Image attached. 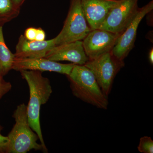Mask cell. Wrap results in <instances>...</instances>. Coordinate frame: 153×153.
Listing matches in <instances>:
<instances>
[{"label": "cell", "mask_w": 153, "mask_h": 153, "mask_svg": "<svg viewBox=\"0 0 153 153\" xmlns=\"http://www.w3.org/2000/svg\"><path fill=\"white\" fill-rule=\"evenodd\" d=\"M20 72L30 89V100L27 106L29 123L31 128L38 135L44 152H48L42 135L40 115L41 106L47 103L52 94V86L49 79L44 77L41 71L22 70Z\"/></svg>", "instance_id": "1"}, {"label": "cell", "mask_w": 153, "mask_h": 153, "mask_svg": "<svg viewBox=\"0 0 153 153\" xmlns=\"http://www.w3.org/2000/svg\"><path fill=\"white\" fill-rule=\"evenodd\" d=\"M74 96L100 109H107L108 102L95 76L85 65H75L67 75Z\"/></svg>", "instance_id": "2"}, {"label": "cell", "mask_w": 153, "mask_h": 153, "mask_svg": "<svg viewBox=\"0 0 153 153\" xmlns=\"http://www.w3.org/2000/svg\"><path fill=\"white\" fill-rule=\"evenodd\" d=\"M13 117L15 124L8 137L9 146L8 153H26L31 150L44 152L41 144L37 143L38 135L31 128L28 121L27 106L19 105Z\"/></svg>", "instance_id": "3"}, {"label": "cell", "mask_w": 153, "mask_h": 153, "mask_svg": "<svg viewBox=\"0 0 153 153\" xmlns=\"http://www.w3.org/2000/svg\"><path fill=\"white\" fill-rule=\"evenodd\" d=\"M81 7L80 0H71L63 28L54 39L55 46L82 41L91 31Z\"/></svg>", "instance_id": "4"}, {"label": "cell", "mask_w": 153, "mask_h": 153, "mask_svg": "<svg viewBox=\"0 0 153 153\" xmlns=\"http://www.w3.org/2000/svg\"><path fill=\"white\" fill-rule=\"evenodd\" d=\"M124 65V61L117 60L111 52L88 60L84 65L92 71L100 87L108 97L116 75Z\"/></svg>", "instance_id": "5"}, {"label": "cell", "mask_w": 153, "mask_h": 153, "mask_svg": "<svg viewBox=\"0 0 153 153\" xmlns=\"http://www.w3.org/2000/svg\"><path fill=\"white\" fill-rule=\"evenodd\" d=\"M138 0H120L111 9L100 27L101 30L120 35L139 10Z\"/></svg>", "instance_id": "6"}, {"label": "cell", "mask_w": 153, "mask_h": 153, "mask_svg": "<svg viewBox=\"0 0 153 153\" xmlns=\"http://www.w3.org/2000/svg\"><path fill=\"white\" fill-rule=\"evenodd\" d=\"M153 9V1H151L139 10L132 22L118 38L111 53L117 60L123 61L134 46L137 30L144 17Z\"/></svg>", "instance_id": "7"}, {"label": "cell", "mask_w": 153, "mask_h": 153, "mask_svg": "<svg viewBox=\"0 0 153 153\" xmlns=\"http://www.w3.org/2000/svg\"><path fill=\"white\" fill-rule=\"evenodd\" d=\"M120 35L101 29L91 30L82 41L89 60L111 52Z\"/></svg>", "instance_id": "8"}, {"label": "cell", "mask_w": 153, "mask_h": 153, "mask_svg": "<svg viewBox=\"0 0 153 153\" xmlns=\"http://www.w3.org/2000/svg\"><path fill=\"white\" fill-rule=\"evenodd\" d=\"M74 63L63 64L52 61L44 57L36 58L14 59L12 69L17 71L33 70L41 71H49L69 75L74 66Z\"/></svg>", "instance_id": "9"}, {"label": "cell", "mask_w": 153, "mask_h": 153, "mask_svg": "<svg viewBox=\"0 0 153 153\" xmlns=\"http://www.w3.org/2000/svg\"><path fill=\"white\" fill-rule=\"evenodd\" d=\"M44 57L52 61H68L79 65H85L89 60L84 51L82 41L55 46Z\"/></svg>", "instance_id": "10"}, {"label": "cell", "mask_w": 153, "mask_h": 153, "mask_svg": "<svg viewBox=\"0 0 153 153\" xmlns=\"http://www.w3.org/2000/svg\"><path fill=\"white\" fill-rule=\"evenodd\" d=\"M120 0H80L85 19L91 30L99 29L108 14Z\"/></svg>", "instance_id": "11"}, {"label": "cell", "mask_w": 153, "mask_h": 153, "mask_svg": "<svg viewBox=\"0 0 153 153\" xmlns=\"http://www.w3.org/2000/svg\"><path fill=\"white\" fill-rule=\"evenodd\" d=\"M55 46L53 38L42 41H30L22 35L19 38L14 55L18 58L44 57Z\"/></svg>", "instance_id": "12"}, {"label": "cell", "mask_w": 153, "mask_h": 153, "mask_svg": "<svg viewBox=\"0 0 153 153\" xmlns=\"http://www.w3.org/2000/svg\"><path fill=\"white\" fill-rule=\"evenodd\" d=\"M2 27L0 26V71L4 76L12 69L15 56L6 44Z\"/></svg>", "instance_id": "13"}, {"label": "cell", "mask_w": 153, "mask_h": 153, "mask_svg": "<svg viewBox=\"0 0 153 153\" xmlns=\"http://www.w3.org/2000/svg\"><path fill=\"white\" fill-rule=\"evenodd\" d=\"M21 8L17 7L12 0H0V26L16 18Z\"/></svg>", "instance_id": "14"}, {"label": "cell", "mask_w": 153, "mask_h": 153, "mask_svg": "<svg viewBox=\"0 0 153 153\" xmlns=\"http://www.w3.org/2000/svg\"><path fill=\"white\" fill-rule=\"evenodd\" d=\"M137 149L142 153H153V140L150 137L144 136L140 138Z\"/></svg>", "instance_id": "15"}, {"label": "cell", "mask_w": 153, "mask_h": 153, "mask_svg": "<svg viewBox=\"0 0 153 153\" xmlns=\"http://www.w3.org/2000/svg\"><path fill=\"white\" fill-rule=\"evenodd\" d=\"M12 88V85L10 82H7L4 79L0 80V99L3 96L8 93ZM3 129V127L0 125V132Z\"/></svg>", "instance_id": "16"}, {"label": "cell", "mask_w": 153, "mask_h": 153, "mask_svg": "<svg viewBox=\"0 0 153 153\" xmlns=\"http://www.w3.org/2000/svg\"><path fill=\"white\" fill-rule=\"evenodd\" d=\"M8 137L4 136L0 133V153H7L9 146Z\"/></svg>", "instance_id": "17"}, {"label": "cell", "mask_w": 153, "mask_h": 153, "mask_svg": "<svg viewBox=\"0 0 153 153\" xmlns=\"http://www.w3.org/2000/svg\"><path fill=\"white\" fill-rule=\"evenodd\" d=\"M37 32V28L34 27L28 28L25 31L24 36L28 40L35 41Z\"/></svg>", "instance_id": "18"}, {"label": "cell", "mask_w": 153, "mask_h": 153, "mask_svg": "<svg viewBox=\"0 0 153 153\" xmlns=\"http://www.w3.org/2000/svg\"><path fill=\"white\" fill-rule=\"evenodd\" d=\"M46 38V33L42 28H37V34L35 41H45Z\"/></svg>", "instance_id": "19"}, {"label": "cell", "mask_w": 153, "mask_h": 153, "mask_svg": "<svg viewBox=\"0 0 153 153\" xmlns=\"http://www.w3.org/2000/svg\"><path fill=\"white\" fill-rule=\"evenodd\" d=\"M15 5L19 8H21L26 0H12Z\"/></svg>", "instance_id": "20"}, {"label": "cell", "mask_w": 153, "mask_h": 153, "mask_svg": "<svg viewBox=\"0 0 153 153\" xmlns=\"http://www.w3.org/2000/svg\"><path fill=\"white\" fill-rule=\"evenodd\" d=\"M149 60L151 64H153V49L152 48L149 53Z\"/></svg>", "instance_id": "21"}, {"label": "cell", "mask_w": 153, "mask_h": 153, "mask_svg": "<svg viewBox=\"0 0 153 153\" xmlns=\"http://www.w3.org/2000/svg\"><path fill=\"white\" fill-rule=\"evenodd\" d=\"M3 76H2L1 74V71H0V80L3 79Z\"/></svg>", "instance_id": "22"}]
</instances>
